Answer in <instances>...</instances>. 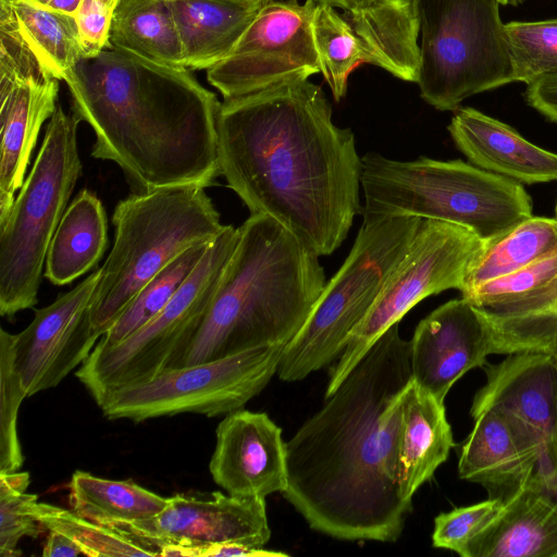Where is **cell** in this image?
<instances>
[{"instance_id": "1", "label": "cell", "mask_w": 557, "mask_h": 557, "mask_svg": "<svg viewBox=\"0 0 557 557\" xmlns=\"http://www.w3.org/2000/svg\"><path fill=\"white\" fill-rule=\"evenodd\" d=\"M410 342L392 325L286 442L284 498L342 541L396 542L412 511L399 493L401 396Z\"/></svg>"}, {"instance_id": "2", "label": "cell", "mask_w": 557, "mask_h": 557, "mask_svg": "<svg viewBox=\"0 0 557 557\" xmlns=\"http://www.w3.org/2000/svg\"><path fill=\"white\" fill-rule=\"evenodd\" d=\"M218 154L220 175L250 213L271 216L319 257L342 245L361 213L355 135L333 123L308 78L223 99Z\"/></svg>"}, {"instance_id": "3", "label": "cell", "mask_w": 557, "mask_h": 557, "mask_svg": "<svg viewBox=\"0 0 557 557\" xmlns=\"http://www.w3.org/2000/svg\"><path fill=\"white\" fill-rule=\"evenodd\" d=\"M63 82L72 111L95 134L91 156L117 164L133 193L183 184L208 187L220 175L221 102L189 69L108 44L81 59Z\"/></svg>"}, {"instance_id": "4", "label": "cell", "mask_w": 557, "mask_h": 557, "mask_svg": "<svg viewBox=\"0 0 557 557\" xmlns=\"http://www.w3.org/2000/svg\"><path fill=\"white\" fill-rule=\"evenodd\" d=\"M325 283L318 255L271 216L250 214L239 226L234 253L178 367L287 344Z\"/></svg>"}, {"instance_id": "5", "label": "cell", "mask_w": 557, "mask_h": 557, "mask_svg": "<svg viewBox=\"0 0 557 557\" xmlns=\"http://www.w3.org/2000/svg\"><path fill=\"white\" fill-rule=\"evenodd\" d=\"M361 189L363 218L443 221L487 244L533 215L522 184L461 160L399 161L367 152L361 157Z\"/></svg>"}, {"instance_id": "6", "label": "cell", "mask_w": 557, "mask_h": 557, "mask_svg": "<svg viewBox=\"0 0 557 557\" xmlns=\"http://www.w3.org/2000/svg\"><path fill=\"white\" fill-rule=\"evenodd\" d=\"M113 247L91 304V321L101 337L157 273L188 248L213 242L225 228L206 187L164 186L133 193L117 202Z\"/></svg>"}, {"instance_id": "7", "label": "cell", "mask_w": 557, "mask_h": 557, "mask_svg": "<svg viewBox=\"0 0 557 557\" xmlns=\"http://www.w3.org/2000/svg\"><path fill=\"white\" fill-rule=\"evenodd\" d=\"M81 119L58 103L41 147L11 209L0 221V314L12 318L37 304L54 232L82 174Z\"/></svg>"}, {"instance_id": "8", "label": "cell", "mask_w": 557, "mask_h": 557, "mask_svg": "<svg viewBox=\"0 0 557 557\" xmlns=\"http://www.w3.org/2000/svg\"><path fill=\"white\" fill-rule=\"evenodd\" d=\"M417 216H367L338 271L327 281L298 333L285 346L277 375L304 380L342 355L388 276L408 249Z\"/></svg>"}, {"instance_id": "9", "label": "cell", "mask_w": 557, "mask_h": 557, "mask_svg": "<svg viewBox=\"0 0 557 557\" xmlns=\"http://www.w3.org/2000/svg\"><path fill=\"white\" fill-rule=\"evenodd\" d=\"M421 41V98L455 111L476 94L513 82L498 0H413Z\"/></svg>"}, {"instance_id": "10", "label": "cell", "mask_w": 557, "mask_h": 557, "mask_svg": "<svg viewBox=\"0 0 557 557\" xmlns=\"http://www.w3.org/2000/svg\"><path fill=\"white\" fill-rule=\"evenodd\" d=\"M238 239L239 227L226 225L159 314L113 347L95 346L75 376L98 406L112 392L181 364Z\"/></svg>"}, {"instance_id": "11", "label": "cell", "mask_w": 557, "mask_h": 557, "mask_svg": "<svg viewBox=\"0 0 557 557\" xmlns=\"http://www.w3.org/2000/svg\"><path fill=\"white\" fill-rule=\"evenodd\" d=\"M486 246V242L460 225L422 219L376 300L350 333L331 370L325 398L336 391L372 345L418 302L450 288L460 292L470 267Z\"/></svg>"}, {"instance_id": "12", "label": "cell", "mask_w": 557, "mask_h": 557, "mask_svg": "<svg viewBox=\"0 0 557 557\" xmlns=\"http://www.w3.org/2000/svg\"><path fill=\"white\" fill-rule=\"evenodd\" d=\"M286 343L169 368L149 381L121 387L100 404L106 418L141 422L178 413L208 417L242 409L277 373Z\"/></svg>"}, {"instance_id": "13", "label": "cell", "mask_w": 557, "mask_h": 557, "mask_svg": "<svg viewBox=\"0 0 557 557\" xmlns=\"http://www.w3.org/2000/svg\"><path fill=\"white\" fill-rule=\"evenodd\" d=\"M312 33L321 73L336 101L345 97L349 74L362 63L417 83L420 27L413 0H376L344 14L317 4Z\"/></svg>"}, {"instance_id": "14", "label": "cell", "mask_w": 557, "mask_h": 557, "mask_svg": "<svg viewBox=\"0 0 557 557\" xmlns=\"http://www.w3.org/2000/svg\"><path fill=\"white\" fill-rule=\"evenodd\" d=\"M482 368L486 382L473 398L471 416L496 411L534 462L533 476L557 495V355L513 352Z\"/></svg>"}, {"instance_id": "15", "label": "cell", "mask_w": 557, "mask_h": 557, "mask_svg": "<svg viewBox=\"0 0 557 557\" xmlns=\"http://www.w3.org/2000/svg\"><path fill=\"white\" fill-rule=\"evenodd\" d=\"M317 3L271 0L249 24L230 54L207 71L223 99L321 72L312 33Z\"/></svg>"}, {"instance_id": "16", "label": "cell", "mask_w": 557, "mask_h": 557, "mask_svg": "<svg viewBox=\"0 0 557 557\" xmlns=\"http://www.w3.org/2000/svg\"><path fill=\"white\" fill-rule=\"evenodd\" d=\"M100 268L47 307L13 334L14 366L27 396L57 386L90 355L100 336L91 321V304Z\"/></svg>"}, {"instance_id": "17", "label": "cell", "mask_w": 557, "mask_h": 557, "mask_svg": "<svg viewBox=\"0 0 557 557\" xmlns=\"http://www.w3.org/2000/svg\"><path fill=\"white\" fill-rule=\"evenodd\" d=\"M107 525L160 550L164 546L203 547L223 543L264 547L271 536L265 498L221 492H213L208 498L175 494L150 519Z\"/></svg>"}, {"instance_id": "18", "label": "cell", "mask_w": 557, "mask_h": 557, "mask_svg": "<svg viewBox=\"0 0 557 557\" xmlns=\"http://www.w3.org/2000/svg\"><path fill=\"white\" fill-rule=\"evenodd\" d=\"M492 354L502 350L481 312L462 297L453 299L417 325L410 341L411 380L444 403L451 386Z\"/></svg>"}, {"instance_id": "19", "label": "cell", "mask_w": 557, "mask_h": 557, "mask_svg": "<svg viewBox=\"0 0 557 557\" xmlns=\"http://www.w3.org/2000/svg\"><path fill=\"white\" fill-rule=\"evenodd\" d=\"M213 481L228 495L263 497L287 488L286 443L267 413L238 409L215 430L209 463Z\"/></svg>"}, {"instance_id": "20", "label": "cell", "mask_w": 557, "mask_h": 557, "mask_svg": "<svg viewBox=\"0 0 557 557\" xmlns=\"http://www.w3.org/2000/svg\"><path fill=\"white\" fill-rule=\"evenodd\" d=\"M59 79L47 71L0 75V221L22 187L44 122L58 106Z\"/></svg>"}, {"instance_id": "21", "label": "cell", "mask_w": 557, "mask_h": 557, "mask_svg": "<svg viewBox=\"0 0 557 557\" xmlns=\"http://www.w3.org/2000/svg\"><path fill=\"white\" fill-rule=\"evenodd\" d=\"M469 162L520 184L557 181V153L545 150L511 126L470 107L458 108L447 127Z\"/></svg>"}, {"instance_id": "22", "label": "cell", "mask_w": 557, "mask_h": 557, "mask_svg": "<svg viewBox=\"0 0 557 557\" xmlns=\"http://www.w3.org/2000/svg\"><path fill=\"white\" fill-rule=\"evenodd\" d=\"M503 499L467 557H557V495L531 476Z\"/></svg>"}, {"instance_id": "23", "label": "cell", "mask_w": 557, "mask_h": 557, "mask_svg": "<svg viewBox=\"0 0 557 557\" xmlns=\"http://www.w3.org/2000/svg\"><path fill=\"white\" fill-rule=\"evenodd\" d=\"M444 403L411 380L401 396L399 493L412 503L417 490L431 480L454 446Z\"/></svg>"}, {"instance_id": "24", "label": "cell", "mask_w": 557, "mask_h": 557, "mask_svg": "<svg viewBox=\"0 0 557 557\" xmlns=\"http://www.w3.org/2000/svg\"><path fill=\"white\" fill-rule=\"evenodd\" d=\"M189 70H208L226 58L268 2L169 0Z\"/></svg>"}, {"instance_id": "25", "label": "cell", "mask_w": 557, "mask_h": 557, "mask_svg": "<svg viewBox=\"0 0 557 557\" xmlns=\"http://www.w3.org/2000/svg\"><path fill=\"white\" fill-rule=\"evenodd\" d=\"M471 417L474 425L461 447L459 476L500 491L504 497L534 475L535 465L521 451L496 411L487 409Z\"/></svg>"}, {"instance_id": "26", "label": "cell", "mask_w": 557, "mask_h": 557, "mask_svg": "<svg viewBox=\"0 0 557 557\" xmlns=\"http://www.w3.org/2000/svg\"><path fill=\"white\" fill-rule=\"evenodd\" d=\"M108 246V221L100 199L82 189L67 206L50 243L45 277L63 286L98 264Z\"/></svg>"}, {"instance_id": "27", "label": "cell", "mask_w": 557, "mask_h": 557, "mask_svg": "<svg viewBox=\"0 0 557 557\" xmlns=\"http://www.w3.org/2000/svg\"><path fill=\"white\" fill-rule=\"evenodd\" d=\"M479 311L491 326L502 355L557 351V271L546 284Z\"/></svg>"}, {"instance_id": "28", "label": "cell", "mask_w": 557, "mask_h": 557, "mask_svg": "<svg viewBox=\"0 0 557 557\" xmlns=\"http://www.w3.org/2000/svg\"><path fill=\"white\" fill-rule=\"evenodd\" d=\"M109 44L157 63L186 67L169 0H119Z\"/></svg>"}, {"instance_id": "29", "label": "cell", "mask_w": 557, "mask_h": 557, "mask_svg": "<svg viewBox=\"0 0 557 557\" xmlns=\"http://www.w3.org/2000/svg\"><path fill=\"white\" fill-rule=\"evenodd\" d=\"M33 52L59 81L84 58L74 15L37 0H0Z\"/></svg>"}, {"instance_id": "30", "label": "cell", "mask_w": 557, "mask_h": 557, "mask_svg": "<svg viewBox=\"0 0 557 557\" xmlns=\"http://www.w3.org/2000/svg\"><path fill=\"white\" fill-rule=\"evenodd\" d=\"M72 510L100 523H129L161 512L168 498L136 484L76 470L69 484Z\"/></svg>"}, {"instance_id": "31", "label": "cell", "mask_w": 557, "mask_h": 557, "mask_svg": "<svg viewBox=\"0 0 557 557\" xmlns=\"http://www.w3.org/2000/svg\"><path fill=\"white\" fill-rule=\"evenodd\" d=\"M557 255V219L531 216L517 224L470 267L461 295L468 290Z\"/></svg>"}, {"instance_id": "32", "label": "cell", "mask_w": 557, "mask_h": 557, "mask_svg": "<svg viewBox=\"0 0 557 557\" xmlns=\"http://www.w3.org/2000/svg\"><path fill=\"white\" fill-rule=\"evenodd\" d=\"M211 243L188 248L157 273L100 337L96 347L109 348L122 343L159 314L188 278Z\"/></svg>"}, {"instance_id": "33", "label": "cell", "mask_w": 557, "mask_h": 557, "mask_svg": "<svg viewBox=\"0 0 557 557\" xmlns=\"http://www.w3.org/2000/svg\"><path fill=\"white\" fill-rule=\"evenodd\" d=\"M33 515L42 528L69 536L91 557L160 556V549L104 523L89 520L73 510L36 503Z\"/></svg>"}, {"instance_id": "34", "label": "cell", "mask_w": 557, "mask_h": 557, "mask_svg": "<svg viewBox=\"0 0 557 557\" xmlns=\"http://www.w3.org/2000/svg\"><path fill=\"white\" fill-rule=\"evenodd\" d=\"M505 34L513 82L529 84L557 72V18L510 22Z\"/></svg>"}, {"instance_id": "35", "label": "cell", "mask_w": 557, "mask_h": 557, "mask_svg": "<svg viewBox=\"0 0 557 557\" xmlns=\"http://www.w3.org/2000/svg\"><path fill=\"white\" fill-rule=\"evenodd\" d=\"M0 473L17 471L24 461L17 414L27 391L14 366L13 334L0 330Z\"/></svg>"}, {"instance_id": "36", "label": "cell", "mask_w": 557, "mask_h": 557, "mask_svg": "<svg viewBox=\"0 0 557 557\" xmlns=\"http://www.w3.org/2000/svg\"><path fill=\"white\" fill-rule=\"evenodd\" d=\"M28 472L0 473V556L21 555L17 549L24 536L36 537L41 524L33 515L37 495L28 494Z\"/></svg>"}, {"instance_id": "37", "label": "cell", "mask_w": 557, "mask_h": 557, "mask_svg": "<svg viewBox=\"0 0 557 557\" xmlns=\"http://www.w3.org/2000/svg\"><path fill=\"white\" fill-rule=\"evenodd\" d=\"M503 504V497L495 496L440 513L434 520L433 546L467 557L471 542L497 516Z\"/></svg>"}, {"instance_id": "38", "label": "cell", "mask_w": 557, "mask_h": 557, "mask_svg": "<svg viewBox=\"0 0 557 557\" xmlns=\"http://www.w3.org/2000/svg\"><path fill=\"white\" fill-rule=\"evenodd\" d=\"M557 271V255L530 264L510 274L481 284L461 297L478 310L510 301L552 280Z\"/></svg>"}, {"instance_id": "39", "label": "cell", "mask_w": 557, "mask_h": 557, "mask_svg": "<svg viewBox=\"0 0 557 557\" xmlns=\"http://www.w3.org/2000/svg\"><path fill=\"white\" fill-rule=\"evenodd\" d=\"M112 8L100 0H83L76 14L84 58L98 54L109 44Z\"/></svg>"}, {"instance_id": "40", "label": "cell", "mask_w": 557, "mask_h": 557, "mask_svg": "<svg viewBox=\"0 0 557 557\" xmlns=\"http://www.w3.org/2000/svg\"><path fill=\"white\" fill-rule=\"evenodd\" d=\"M524 98L544 117L557 123V72L527 84Z\"/></svg>"}, {"instance_id": "41", "label": "cell", "mask_w": 557, "mask_h": 557, "mask_svg": "<svg viewBox=\"0 0 557 557\" xmlns=\"http://www.w3.org/2000/svg\"><path fill=\"white\" fill-rule=\"evenodd\" d=\"M41 555L44 557H72L83 555V550L76 543H74L65 534L60 533L58 531H49V535L44 546Z\"/></svg>"}, {"instance_id": "42", "label": "cell", "mask_w": 557, "mask_h": 557, "mask_svg": "<svg viewBox=\"0 0 557 557\" xmlns=\"http://www.w3.org/2000/svg\"><path fill=\"white\" fill-rule=\"evenodd\" d=\"M317 4H325L332 8H338L344 11H355L358 9L366 8L376 0H312Z\"/></svg>"}, {"instance_id": "43", "label": "cell", "mask_w": 557, "mask_h": 557, "mask_svg": "<svg viewBox=\"0 0 557 557\" xmlns=\"http://www.w3.org/2000/svg\"><path fill=\"white\" fill-rule=\"evenodd\" d=\"M38 2L57 11L74 15L83 0H37Z\"/></svg>"}, {"instance_id": "44", "label": "cell", "mask_w": 557, "mask_h": 557, "mask_svg": "<svg viewBox=\"0 0 557 557\" xmlns=\"http://www.w3.org/2000/svg\"><path fill=\"white\" fill-rule=\"evenodd\" d=\"M500 2V4H510V5H519L521 4L524 0H498Z\"/></svg>"}, {"instance_id": "45", "label": "cell", "mask_w": 557, "mask_h": 557, "mask_svg": "<svg viewBox=\"0 0 557 557\" xmlns=\"http://www.w3.org/2000/svg\"><path fill=\"white\" fill-rule=\"evenodd\" d=\"M100 1L103 2L104 4H107L108 7L114 9V7L119 0H100Z\"/></svg>"}, {"instance_id": "46", "label": "cell", "mask_w": 557, "mask_h": 557, "mask_svg": "<svg viewBox=\"0 0 557 557\" xmlns=\"http://www.w3.org/2000/svg\"><path fill=\"white\" fill-rule=\"evenodd\" d=\"M555 218L557 219V203H556V208H555Z\"/></svg>"}, {"instance_id": "47", "label": "cell", "mask_w": 557, "mask_h": 557, "mask_svg": "<svg viewBox=\"0 0 557 557\" xmlns=\"http://www.w3.org/2000/svg\"><path fill=\"white\" fill-rule=\"evenodd\" d=\"M253 1L269 2V1H271V0H253Z\"/></svg>"}, {"instance_id": "48", "label": "cell", "mask_w": 557, "mask_h": 557, "mask_svg": "<svg viewBox=\"0 0 557 557\" xmlns=\"http://www.w3.org/2000/svg\"><path fill=\"white\" fill-rule=\"evenodd\" d=\"M554 355H557V351Z\"/></svg>"}]
</instances>
